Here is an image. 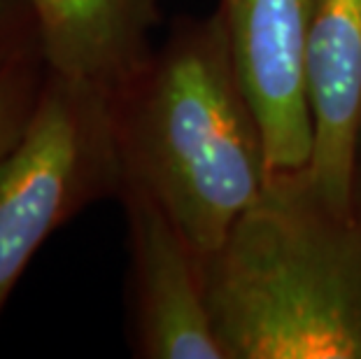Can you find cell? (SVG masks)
<instances>
[{"label":"cell","instance_id":"obj_1","mask_svg":"<svg viewBox=\"0 0 361 359\" xmlns=\"http://www.w3.org/2000/svg\"><path fill=\"white\" fill-rule=\"evenodd\" d=\"M110 103L126 178L203 255L217 250L271 175L219 7L175 19L147 68Z\"/></svg>","mask_w":361,"mask_h":359},{"label":"cell","instance_id":"obj_2","mask_svg":"<svg viewBox=\"0 0 361 359\" xmlns=\"http://www.w3.org/2000/svg\"><path fill=\"white\" fill-rule=\"evenodd\" d=\"M205 285L226 359H361V217L308 166L271 171L205 255Z\"/></svg>","mask_w":361,"mask_h":359},{"label":"cell","instance_id":"obj_3","mask_svg":"<svg viewBox=\"0 0 361 359\" xmlns=\"http://www.w3.org/2000/svg\"><path fill=\"white\" fill-rule=\"evenodd\" d=\"M112 103L47 68L33 114L0 154V317L30 259L54 231L124 187Z\"/></svg>","mask_w":361,"mask_h":359},{"label":"cell","instance_id":"obj_4","mask_svg":"<svg viewBox=\"0 0 361 359\" xmlns=\"http://www.w3.org/2000/svg\"><path fill=\"white\" fill-rule=\"evenodd\" d=\"M130 350L140 359H226L214 334L205 255L147 189L124 178Z\"/></svg>","mask_w":361,"mask_h":359},{"label":"cell","instance_id":"obj_5","mask_svg":"<svg viewBox=\"0 0 361 359\" xmlns=\"http://www.w3.org/2000/svg\"><path fill=\"white\" fill-rule=\"evenodd\" d=\"M314 7L317 0H219L271 171L303 168L312 154L305 47Z\"/></svg>","mask_w":361,"mask_h":359},{"label":"cell","instance_id":"obj_6","mask_svg":"<svg viewBox=\"0 0 361 359\" xmlns=\"http://www.w3.org/2000/svg\"><path fill=\"white\" fill-rule=\"evenodd\" d=\"M312 119L308 168L336 208L355 210L361 140V0H317L305 47Z\"/></svg>","mask_w":361,"mask_h":359},{"label":"cell","instance_id":"obj_7","mask_svg":"<svg viewBox=\"0 0 361 359\" xmlns=\"http://www.w3.org/2000/svg\"><path fill=\"white\" fill-rule=\"evenodd\" d=\"M49 71L114 98L154 56L159 0H28Z\"/></svg>","mask_w":361,"mask_h":359},{"label":"cell","instance_id":"obj_8","mask_svg":"<svg viewBox=\"0 0 361 359\" xmlns=\"http://www.w3.org/2000/svg\"><path fill=\"white\" fill-rule=\"evenodd\" d=\"M47 78L40 42L30 40L0 66V154L24 131Z\"/></svg>","mask_w":361,"mask_h":359},{"label":"cell","instance_id":"obj_9","mask_svg":"<svg viewBox=\"0 0 361 359\" xmlns=\"http://www.w3.org/2000/svg\"><path fill=\"white\" fill-rule=\"evenodd\" d=\"M37 37L28 0H0V66Z\"/></svg>","mask_w":361,"mask_h":359}]
</instances>
